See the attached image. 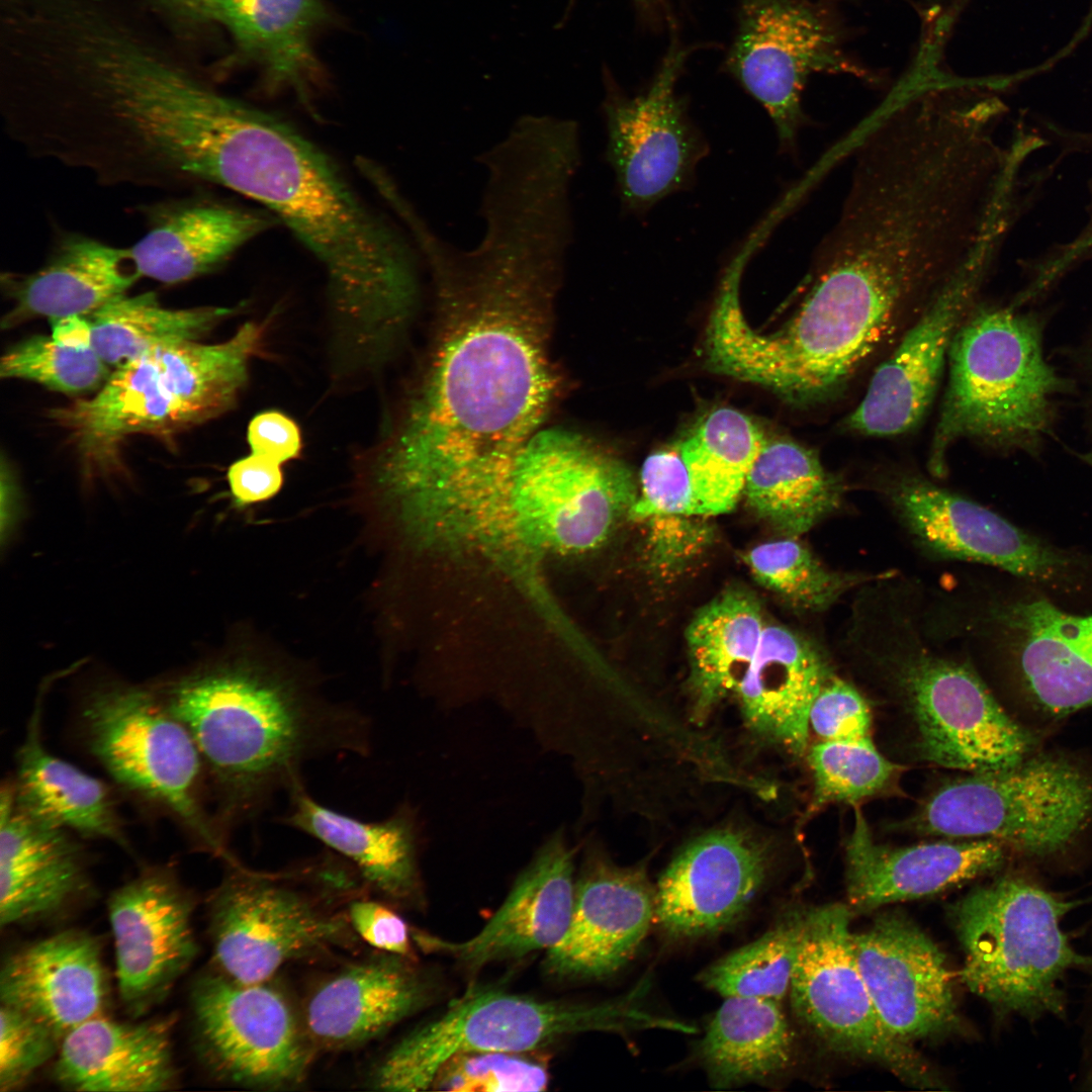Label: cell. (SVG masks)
<instances>
[{"label":"cell","instance_id":"1","mask_svg":"<svg viewBox=\"0 0 1092 1092\" xmlns=\"http://www.w3.org/2000/svg\"><path fill=\"white\" fill-rule=\"evenodd\" d=\"M431 270L440 328L430 364L369 469L378 500L396 513L499 490L558 387L547 351L563 275L553 256L488 242L446 251Z\"/></svg>","mask_w":1092,"mask_h":1092},{"label":"cell","instance_id":"2","mask_svg":"<svg viewBox=\"0 0 1092 1092\" xmlns=\"http://www.w3.org/2000/svg\"><path fill=\"white\" fill-rule=\"evenodd\" d=\"M162 701L198 748L225 835L257 819L302 778L308 761L372 751V722L364 712L252 662L183 680Z\"/></svg>","mask_w":1092,"mask_h":1092},{"label":"cell","instance_id":"3","mask_svg":"<svg viewBox=\"0 0 1092 1092\" xmlns=\"http://www.w3.org/2000/svg\"><path fill=\"white\" fill-rule=\"evenodd\" d=\"M886 581L860 592L844 645L891 673L906 695L924 757L948 768L988 772L1034 752L1035 737L1013 720L967 663L934 652L922 616Z\"/></svg>","mask_w":1092,"mask_h":1092},{"label":"cell","instance_id":"4","mask_svg":"<svg viewBox=\"0 0 1092 1092\" xmlns=\"http://www.w3.org/2000/svg\"><path fill=\"white\" fill-rule=\"evenodd\" d=\"M948 382L930 443L928 466L946 469L961 439L1034 451L1050 432L1065 382L1043 357L1042 325L1017 307L974 306L948 352Z\"/></svg>","mask_w":1092,"mask_h":1092},{"label":"cell","instance_id":"5","mask_svg":"<svg viewBox=\"0 0 1092 1092\" xmlns=\"http://www.w3.org/2000/svg\"><path fill=\"white\" fill-rule=\"evenodd\" d=\"M265 324L248 322L226 341L154 347L114 368L95 395L51 412L87 458L106 463L133 434L169 436L226 413L246 386Z\"/></svg>","mask_w":1092,"mask_h":1092},{"label":"cell","instance_id":"6","mask_svg":"<svg viewBox=\"0 0 1092 1092\" xmlns=\"http://www.w3.org/2000/svg\"><path fill=\"white\" fill-rule=\"evenodd\" d=\"M1077 905L1018 875L973 890L950 913L965 953L961 981L1001 1014L1064 1017L1068 974L1092 971V954L1079 951L1064 927Z\"/></svg>","mask_w":1092,"mask_h":1092},{"label":"cell","instance_id":"7","mask_svg":"<svg viewBox=\"0 0 1092 1092\" xmlns=\"http://www.w3.org/2000/svg\"><path fill=\"white\" fill-rule=\"evenodd\" d=\"M209 897V930L219 972L245 984L270 981L286 964L355 945L359 938L336 897L362 886L335 852L279 872L224 861Z\"/></svg>","mask_w":1092,"mask_h":1092},{"label":"cell","instance_id":"8","mask_svg":"<svg viewBox=\"0 0 1092 1092\" xmlns=\"http://www.w3.org/2000/svg\"><path fill=\"white\" fill-rule=\"evenodd\" d=\"M637 999L639 987L637 992L589 1003L472 986L441 1015L399 1040L376 1067L371 1084L383 1091L431 1090L442 1065L457 1053L536 1052L579 1033L672 1026L669 1018L639 1008Z\"/></svg>","mask_w":1092,"mask_h":1092},{"label":"cell","instance_id":"9","mask_svg":"<svg viewBox=\"0 0 1092 1092\" xmlns=\"http://www.w3.org/2000/svg\"><path fill=\"white\" fill-rule=\"evenodd\" d=\"M638 493L631 470L589 440L539 430L513 466L495 523L526 553L588 551L628 518Z\"/></svg>","mask_w":1092,"mask_h":1092},{"label":"cell","instance_id":"10","mask_svg":"<svg viewBox=\"0 0 1092 1092\" xmlns=\"http://www.w3.org/2000/svg\"><path fill=\"white\" fill-rule=\"evenodd\" d=\"M1092 824V768L1060 753H1031L1000 770L941 787L916 815V830L993 839L1034 858L1060 855Z\"/></svg>","mask_w":1092,"mask_h":1092},{"label":"cell","instance_id":"11","mask_svg":"<svg viewBox=\"0 0 1092 1092\" xmlns=\"http://www.w3.org/2000/svg\"><path fill=\"white\" fill-rule=\"evenodd\" d=\"M83 722L91 753L120 786L168 810L203 849L235 855L203 799L206 771L187 728L163 701L135 688L93 696Z\"/></svg>","mask_w":1092,"mask_h":1092},{"label":"cell","instance_id":"12","mask_svg":"<svg viewBox=\"0 0 1092 1092\" xmlns=\"http://www.w3.org/2000/svg\"><path fill=\"white\" fill-rule=\"evenodd\" d=\"M850 917L838 903L805 911L789 990L795 1014L834 1052L886 1068L913 1087L940 1088L930 1064L881 1020L854 959Z\"/></svg>","mask_w":1092,"mask_h":1092},{"label":"cell","instance_id":"13","mask_svg":"<svg viewBox=\"0 0 1092 1092\" xmlns=\"http://www.w3.org/2000/svg\"><path fill=\"white\" fill-rule=\"evenodd\" d=\"M878 492L914 544L933 558L999 568L1043 590H1082L1092 556L1062 549L992 510L912 471L880 477Z\"/></svg>","mask_w":1092,"mask_h":1092},{"label":"cell","instance_id":"14","mask_svg":"<svg viewBox=\"0 0 1092 1092\" xmlns=\"http://www.w3.org/2000/svg\"><path fill=\"white\" fill-rule=\"evenodd\" d=\"M730 67L765 108L783 152L795 154L807 123L802 93L813 74L847 75L877 84L852 57L833 10L811 0H747Z\"/></svg>","mask_w":1092,"mask_h":1092},{"label":"cell","instance_id":"15","mask_svg":"<svg viewBox=\"0 0 1092 1092\" xmlns=\"http://www.w3.org/2000/svg\"><path fill=\"white\" fill-rule=\"evenodd\" d=\"M191 998L202 1057L217 1076L268 1090L305 1079L315 1049L302 1012L269 981L245 984L221 972L207 974Z\"/></svg>","mask_w":1092,"mask_h":1092},{"label":"cell","instance_id":"16","mask_svg":"<svg viewBox=\"0 0 1092 1092\" xmlns=\"http://www.w3.org/2000/svg\"><path fill=\"white\" fill-rule=\"evenodd\" d=\"M961 614L945 631L994 647L1039 710L1063 717L1092 707V613H1071L1031 590L991 595Z\"/></svg>","mask_w":1092,"mask_h":1092},{"label":"cell","instance_id":"17","mask_svg":"<svg viewBox=\"0 0 1092 1092\" xmlns=\"http://www.w3.org/2000/svg\"><path fill=\"white\" fill-rule=\"evenodd\" d=\"M682 59L680 51L670 50L647 91L632 98L613 94L605 104L606 159L631 212H644L687 189L709 152L675 94Z\"/></svg>","mask_w":1092,"mask_h":1092},{"label":"cell","instance_id":"18","mask_svg":"<svg viewBox=\"0 0 1092 1092\" xmlns=\"http://www.w3.org/2000/svg\"><path fill=\"white\" fill-rule=\"evenodd\" d=\"M992 257L976 260L920 310L897 348L876 369L864 396L844 420V429L891 437L921 422L935 397L953 337L976 305Z\"/></svg>","mask_w":1092,"mask_h":1092},{"label":"cell","instance_id":"19","mask_svg":"<svg viewBox=\"0 0 1092 1092\" xmlns=\"http://www.w3.org/2000/svg\"><path fill=\"white\" fill-rule=\"evenodd\" d=\"M861 977L885 1026L912 1043L953 1032L960 1023L953 974L944 953L906 916L883 913L851 932Z\"/></svg>","mask_w":1092,"mask_h":1092},{"label":"cell","instance_id":"20","mask_svg":"<svg viewBox=\"0 0 1092 1092\" xmlns=\"http://www.w3.org/2000/svg\"><path fill=\"white\" fill-rule=\"evenodd\" d=\"M119 996L139 1016L161 1002L197 954L194 901L170 872L153 869L108 900Z\"/></svg>","mask_w":1092,"mask_h":1092},{"label":"cell","instance_id":"21","mask_svg":"<svg viewBox=\"0 0 1092 1092\" xmlns=\"http://www.w3.org/2000/svg\"><path fill=\"white\" fill-rule=\"evenodd\" d=\"M655 920V890L636 869L588 853L575 879L569 925L544 958L553 978L594 981L622 969Z\"/></svg>","mask_w":1092,"mask_h":1092},{"label":"cell","instance_id":"22","mask_svg":"<svg viewBox=\"0 0 1092 1092\" xmlns=\"http://www.w3.org/2000/svg\"><path fill=\"white\" fill-rule=\"evenodd\" d=\"M562 832L552 834L518 876L504 903L472 937L450 941L418 930L413 939L468 972L549 950L564 935L574 899V857Z\"/></svg>","mask_w":1092,"mask_h":1092},{"label":"cell","instance_id":"23","mask_svg":"<svg viewBox=\"0 0 1092 1092\" xmlns=\"http://www.w3.org/2000/svg\"><path fill=\"white\" fill-rule=\"evenodd\" d=\"M763 851L743 834L720 830L685 848L655 889V920L674 938L712 935L749 908L766 875Z\"/></svg>","mask_w":1092,"mask_h":1092},{"label":"cell","instance_id":"24","mask_svg":"<svg viewBox=\"0 0 1092 1092\" xmlns=\"http://www.w3.org/2000/svg\"><path fill=\"white\" fill-rule=\"evenodd\" d=\"M414 961L383 952L321 982L301 1011L315 1051L356 1048L425 1008L436 986Z\"/></svg>","mask_w":1092,"mask_h":1092},{"label":"cell","instance_id":"25","mask_svg":"<svg viewBox=\"0 0 1092 1092\" xmlns=\"http://www.w3.org/2000/svg\"><path fill=\"white\" fill-rule=\"evenodd\" d=\"M146 232L128 247L141 277L178 284L211 273L273 225L268 215L201 194L136 207Z\"/></svg>","mask_w":1092,"mask_h":1092},{"label":"cell","instance_id":"26","mask_svg":"<svg viewBox=\"0 0 1092 1092\" xmlns=\"http://www.w3.org/2000/svg\"><path fill=\"white\" fill-rule=\"evenodd\" d=\"M1005 848L993 839L883 845L875 841L862 812L855 808L845 842L849 905L870 910L940 893L998 870Z\"/></svg>","mask_w":1092,"mask_h":1092},{"label":"cell","instance_id":"27","mask_svg":"<svg viewBox=\"0 0 1092 1092\" xmlns=\"http://www.w3.org/2000/svg\"><path fill=\"white\" fill-rule=\"evenodd\" d=\"M289 807L281 824L305 833L344 858L364 888L395 903L421 899L419 824L413 808L403 804L380 821H363L315 800L302 778L287 792Z\"/></svg>","mask_w":1092,"mask_h":1092},{"label":"cell","instance_id":"28","mask_svg":"<svg viewBox=\"0 0 1092 1092\" xmlns=\"http://www.w3.org/2000/svg\"><path fill=\"white\" fill-rule=\"evenodd\" d=\"M88 879L81 849L66 829L22 809L15 785L0 794V924L56 914L80 895Z\"/></svg>","mask_w":1092,"mask_h":1092},{"label":"cell","instance_id":"29","mask_svg":"<svg viewBox=\"0 0 1092 1092\" xmlns=\"http://www.w3.org/2000/svg\"><path fill=\"white\" fill-rule=\"evenodd\" d=\"M107 983L98 939L66 930L10 954L0 973L1 1003L49 1026L62 1040L101 1015Z\"/></svg>","mask_w":1092,"mask_h":1092},{"label":"cell","instance_id":"30","mask_svg":"<svg viewBox=\"0 0 1092 1092\" xmlns=\"http://www.w3.org/2000/svg\"><path fill=\"white\" fill-rule=\"evenodd\" d=\"M140 278L128 247L59 230L38 269L2 273V290L12 302L2 327L10 328L34 317L89 315L125 294Z\"/></svg>","mask_w":1092,"mask_h":1092},{"label":"cell","instance_id":"31","mask_svg":"<svg viewBox=\"0 0 1092 1092\" xmlns=\"http://www.w3.org/2000/svg\"><path fill=\"white\" fill-rule=\"evenodd\" d=\"M171 1028L170 1019L128 1023L96 1016L62 1038L54 1076L75 1091L169 1090L178 1077Z\"/></svg>","mask_w":1092,"mask_h":1092},{"label":"cell","instance_id":"32","mask_svg":"<svg viewBox=\"0 0 1092 1092\" xmlns=\"http://www.w3.org/2000/svg\"><path fill=\"white\" fill-rule=\"evenodd\" d=\"M832 673L818 644L786 626L768 625L734 694L753 731L802 754L811 706Z\"/></svg>","mask_w":1092,"mask_h":1092},{"label":"cell","instance_id":"33","mask_svg":"<svg viewBox=\"0 0 1092 1092\" xmlns=\"http://www.w3.org/2000/svg\"><path fill=\"white\" fill-rule=\"evenodd\" d=\"M323 18L322 0H221L217 20L270 86L307 102L323 77L312 47Z\"/></svg>","mask_w":1092,"mask_h":1092},{"label":"cell","instance_id":"34","mask_svg":"<svg viewBox=\"0 0 1092 1092\" xmlns=\"http://www.w3.org/2000/svg\"><path fill=\"white\" fill-rule=\"evenodd\" d=\"M843 477L810 448L788 437L765 439L746 477L749 510L783 536L799 537L843 505Z\"/></svg>","mask_w":1092,"mask_h":1092},{"label":"cell","instance_id":"35","mask_svg":"<svg viewBox=\"0 0 1092 1092\" xmlns=\"http://www.w3.org/2000/svg\"><path fill=\"white\" fill-rule=\"evenodd\" d=\"M39 715L36 708L17 753L14 785L18 805L53 825L127 849L128 840L108 788L44 748Z\"/></svg>","mask_w":1092,"mask_h":1092},{"label":"cell","instance_id":"36","mask_svg":"<svg viewBox=\"0 0 1092 1092\" xmlns=\"http://www.w3.org/2000/svg\"><path fill=\"white\" fill-rule=\"evenodd\" d=\"M793 1054L781 1002L757 997H725L700 1043L701 1061L718 1089L768 1081L790 1067Z\"/></svg>","mask_w":1092,"mask_h":1092},{"label":"cell","instance_id":"37","mask_svg":"<svg viewBox=\"0 0 1092 1092\" xmlns=\"http://www.w3.org/2000/svg\"><path fill=\"white\" fill-rule=\"evenodd\" d=\"M765 625L749 592L729 588L698 610L687 629L695 714L703 718L735 693L759 647Z\"/></svg>","mask_w":1092,"mask_h":1092},{"label":"cell","instance_id":"38","mask_svg":"<svg viewBox=\"0 0 1092 1092\" xmlns=\"http://www.w3.org/2000/svg\"><path fill=\"white\" fill-rule=\"evenodd\" d=\"M765 437L758 425L731 407L709 413L676 447L688 468L694 515L732 511Z\"/></svg>","mask_w":1092,"mask_h":1092},{"label":"cell","instance_id":"39","mask_svg":"<svg viewBox=\"0 0 1092 1092\" xmlns=\"http://www.w3.org/2000/svg\"><path fill=\"white\" fill-rule=\"evenodd\" d=\"M236 310L225 306L169 308L153 292L125 293L85 317L91 348L116 368L154 347L197 341Z\"/></svg>","mask_w":1092,"mask_h":1092},{"label":"cell","instance_id":"40","mask_svg":"<svg viewBox=\"0 0 1092 1092\" xmlns=\"http://www.w3.org/2000/svg\"><path fill=\"white\" fill-rule=\"evenodd\" d=\"M743 559L761 586L791 608L809 613L826 611L848 592L883 575L831 569L797 537L759 544Z\"/></svg>","mask_w":1092,"mask_h":1092},{"label":"cell","instance_id":"41","mask_svg":"<svg viewBox=\"0 0 1092 1092\" xmlns=\"http://www.w3.org/2000/svg\"><path fill=\"white\" fill-rule=\"evenodd\" d=\"M805 911L784 916L757 939L706 968L699 980L724 997H757L782 1002L789 994L800 948Z\"/></svg>","mask_w":1092,"mask_h":1092},{"label":"cell","instance_id":"42","mask_svg":"<svg viewBox=\"0 0 1092 1092\" xmlns=\"http://www.w3.org/2000/svg\"><path fill=\"white\" fill-rule=\"evenodd\" d=\"M111 373L91 347L64 345L52 336H33L11 347L0 363L1 378L37 382L79 394L99 389Z\"/></svg>","mask_w":1092,"mask_h":1092},{"label":"cell","instance_id":"43","mask_svg":"<svg viewBox=\"0 0 1092 1092\" xmlns=\"http://www.w3.org/2000/svg\"><path fill=\"white\" fill-rule=\"evenodd\" d=\"M809 763L814 775L813 809L862 800L882 791L896 772L872 740H823L811 747Z\"/></svg>","mask_w":1092,"mask_h":1092},{"label":"cell","instance_id":"44","mask_svg":"<svg viewBox=\"0 0 1092 1092\" xmlns=\"http://www.w3.org/2000/svg\"><path fill=\"white\" fill-rule=\"evenodd\" d=\"M536 1052L470 1051L450 1057L438 1071L431 1090L459 1092L543 1091L548 1066Z\"/></svg>","mask_w":1092,"mask_h":1092},{"label":"cell","instance_id":"45","mask_svg":"<svg viewBox=\"0 0 1092 1092\" xmlns=\"http://www.w3.org/2000/svg\"><path fill=\"white\" fill-rule=\"evenodd\" d=\"M0 1091L24 1084L57 1051L60 1037L28 1014L1 1003Z\"/></svg>","mask_w":1092,"mask_h":1092},{"label":"cell","instance_id":"46","mask_svg":"<svg viewBox=\"0 0 1092 1092\" xmlns=\"http://www.w3.org/2000/svg\"><path fill=\"white\" fill-rule=\"evenodd\" d=\"M645 525L644 556L648 568L666 577L682 572L714 541L706 517L662 515L641 521Z\"/></svg>","mask_w":1092,"mask_h":1092},{"label":"cell","instance_id":"47","mask_svg":"<svg viewBox=\"0 0 1092 1092\" xmlns=\"http://www.w3.org/2000/svg\"><path fill=\"white\" fill-rule=\"evenodd\" d=\"M662 515H694L691 479L677 447L656 451L644 460L639 493L628 518L641 522Z\"/></svg>","mask_w":1092,"mask_h":1092},{"label":"cell","instance_id":"48","mask_svg":"<svg viewBox=\"0 0 1092 1092\" xmlns=\"http://www.w3.org/2000/svg\"><path fill=\"white\" fill-rule=\"evenodd\" d=\"M871 713L862 696L832 673L810 710L809 724L826 741H866L871 738Z\"/></svg>","mask_w":1092,"mask_h":1092},{"label":"cell","instance_id":"49","mask_svg":"<svg viewBox=\"0 0 1092 1092\" xmlns=\"http://www.w3.org/2000/svg\"><path fill=\"white\" fill-rule=\"evenodd\" d=\"M347 913L359 938L382 952L415 960L412 930L387 905L368 898H356L348 903Z\"/></svg>","mask_w":1092,"mask_h":1092},{"label":"cell","instance_id":"50","mask_svg":"<svg viewBox=\"0 0 1092 1092\" xmlns=\"http://www.w3.org/2000/svg\"><path fill=\"white\" fill-rule=\"evenodd\" d=\"M247 440L251 453L267 457L281 465L297 458L301 449L298 426L278 411H266L256 415L248 425Z\"/></svg>","mask_w":1092,"mask_h":1092},{"label":"cell","instance_id":"51","mask_svg":"<svg viewBox=\"0 0 1092 1092\" xmlns=\"http://www.w3.org/2000/svg\"><path fill=\"white\" fill-rule=\"evenodd\" d=\"M228 481L236 505L246 507L274 496L283 484V472L276 461L251 453L230 466Z\"/></svg>","mask_w":1092,"mask_h":1092},{"label":"cell","instance_id":"52","mask_svg":"<svg viewBox=\"0 0 1092 1092\" xmlns=\"http://www.w3.org/2000/svg\"><path fill=\"white\" fill-rule=\"evenodd\" d=\"M52 337L73 347H91L90 327L85 316L73 315L50 320Z\"/></svg>","mask_w":1092,"mask_h":1092},{"label":"cell","instance_id":"53","mask_svg":"<svg viewBox=\"0 0 1092 1092\" xmlns=\"http://www.w3.org/2000/svg\"><path fill=\"white\" fill-rule=\"evenodd\" d=\"M913 7L924 21L956 15L963 11L967 0H903Z\"/></svg>","mask_w":1092,"mask_h":1092},{"label":"cell","instance_id":"54","mask_svg":"<svg viewBox=\"0 0 1092 1092\" xmlns=\"http://www.w3.org/2000/svg\"><path fill=\"white\" fill-rule=\"evenodd\" d=\"M1090 249H1092V224L1055 257V265L1059 269L1065 270L1067 266L1071 265L1076 259L1084 255Z\"/></svg>","mask_w":1092,"mask_h":1092}]
</instances>
